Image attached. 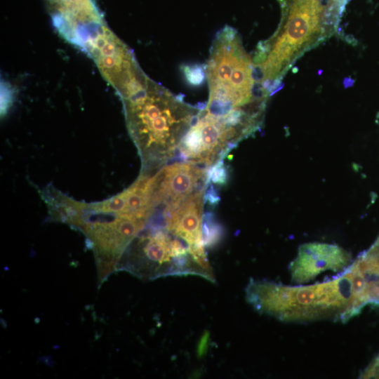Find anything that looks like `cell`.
<instances>
[{
    "label": "cell",
    "mask_w": 379,
    "mask_h": 379,
    "mask_svg": "<svg viewBox=\"0 0 379 379\" xmlns=\"http://www.w3.org/2000/svg\"><path fill=\"white\" fill-rule=\"evenodd\" d=\"M281 20L253 58L257 74L272 95L295 61L336 31L349 0H277Z\"/></svg>",
    "instance_id": "6da1fadb"
},
{
    "label": "cell",
    "mask_w": 379,
    "mask_h": 379,
    "mask_svg": "<svg viewBox=\"0 0 379 379\" xmlns=\"http://www.w3.org/2000/svg\"><path fill=\"white\" fill-rule=\"evenodd\" d=\"M363 287L350 265L338 277L309 286L251 279L246 288V298L258 312L283 321H347L365 306Z\"/></svg>",
    "instance_id": "7a4b0ae2"
},
{
    "label": "cell",
    "mask_w": 379,
    "mask_h": 379,
    "mask_svg": "<svg viewBox=\"0 0 379 379\" xmlns=\"http://www.w3.org/2000/svg\"><path fill=\"white\" fill-rule=\"evenodd\" d=\"M149 79L122 100L126 126L142 162L141 173L159 168L175 155L200 110Z\"/></svg>",
    "instance_id": "3957f363"
},
{
    "label": "cell",
    "mask_w": 379,
    "mask_h": 379,
    "mask_svg": "<svg viewBox=\"0 0 379 379\" xmlns=\"http://www.w3.org/2000/svg\"><path fill=\"white\" fill-rule=\"evenodd\" d=\"M205 65L208 114L221 118L236 109L265 113L272 95L258 79L253 59L235 29L226 25L217 32Z\"/></svg>",
    "instance_id": "277c9868"
},
{
    "label": "cell",
    "mask_w": 379,
    "mask_h": 379,
    "mask_svg": "<svg viewBox=\"0 0 379 379\" xmlns=\"http://www.w3.org/2000/svg\"><path fill=\"white\" fill-rule=\"evenodd\" d=\"M133 240V246L124 253L117 268L142 279L192 274L215 281L212 270L202 265L187 244L163 226L152 223L150 229Z\"/></svg>",
    "instance_id": "5b68a950"
},
{
    "label": "cell",
    "mask_w": 379,
    "mask_h": 379,
    "mask_svg": "<svg viewBox=\"0 0 379 379\" xmlns=\"http://www.w3.org/2000/svg\"><path fill=\"white\" fill-rule=\"evenodd\" d=\"M86 53L121 100L146 86L148 77L132 51L105 25L89 41Z\"/></svg>",
    "instance_id": "8992f818"
},
{
    "label": "cell",
    "mask_w": 379,
    "mask_h": 379,
    "mask_svg": "<svg viewBox=\"0 0 379 379\" xmlns=\"http://www.w3.org/2000/svg\"><path fill=\"white\" fill-rule=\"evenodd\" d=\"M200 110L178 146L175 155L183 161L207 168L222 158L244 138L223 118L208 114L206 105Z\"/></svg>",
    "instance_id": "52a82bcc"
},
{
    "label": "cell",
    "mask_w": 379,
    "mask_h": 379,
    "mask_svg": "<svg viewBox=\"0 0 379 379\" xmlns=\"http://www.w3.org/2000/svg\"><path fill=\"white\" fill-rule=\"evenodd\" d=\"M206 168L190 161L164 166L153 178V199L161 213L172 211L194 193L206 190Z\"/></svg>",
    "instance_id": "ba28073f"
},
{
    "label": "cell",
    "mask_w": 379,
    "mask_h": 379,
    "mask_svg": "<svg viewBox=\"0 0 379 379\" xmlns=\"http://www.w3.org/2000/svg\"><path fill=\"white\" fill-rule=\"evenodd\" d=\"M351 262L350 254L336 244L306 243L299 247L297 255L289 265L291 280L294 284H302L327 270H346Z\"/></svg>",
    "instance_id": "9c48e42d"
},
{
    "label": "cell",
    "mask_w": 379,
    "mask_h": 379,
    "mask_svg": "<svg viewBox=\"0 0 379 379\" xmlns=\"http://www.w3.org/2000/svg\"><path fill=\"white\" fill-rule=\"evenodd\" d=\"M205 191L194 193L173 211L159 214L165 229L185 242L196 259L206 265L209 262L202 236V211Z\"/></svg>",
    "instance_id": "30bf717a"
},
{
    "label": "cell",
    "mask_w": 379,
    "mask_h": 379,
    "mask_svg": "<svg viewBox=\"0 0 379 379\" xmlns=\"http://www.w3.org/2000/svg\"><path fill=\"white\" fill-rule=\"evenodd\" d=\"M202 236L204 246L215 245L222 237V227L218 223L211 213L203 215Z\"/></svg>",
    "instance_id": "8fae6325"
},
{
    "label": "cell",
    "mask_w": 379,
    "mask_h": 379,
    "mask_svg": "<svg viewBox=\"0 0 379 379\" xmlns=\"http://www.w3.org/2000/svg\"><path fill=\"white\" fill-rule=\"evenodd\" d=\"M182 72L187 81L193 86L201 84L206 77L205 65H185Z\"/></svg>",
    "instance_id": "7c38bea8"
},
{
    "label": "cell",
    "mask_w": 379,
    "mask_h": 379,
    "mask_svg": "<svg viewBox=\"0 0 379 379\" xmlns=\"http://www.w3.org/2000/svg\"><path fill=\"white\" fill-rule=\"evenodd\" d=\"M228 171L223 161L219 160L207 171V182H211L215 184L223 185L227 182Z\"/></svg>",
    "instance_id": "4fadbf2b"
},
{
    "label": "cell",
    "mask_w": 379,
    "mask_h": 379,
    "mask_svg": "<svg viewBox=\"0 0 379 379\" xmlns=\"http://www.w3.org/2000/svg\"><path fill=\"white\" fill-rule=\"evenodd\" d=\"M368 302L379 305V277L368 281Z\"/></svg>",
    "instance_id": "5bb4252c"
},
{
    "label": "cell",
    "mask_w": 379,
    "mask_h": 379,
    "mask_svg": "<svg viewBox=\"0 0 379 379\" xmlns=\"http://www.w3.org/2000/svg\"><path fill=\"white\" fill-rule=\"evenodd\" d=\"M364 378H379V354L361 374Z\"/></svg>",
    "instance_id": "9a60e30c"
}]
</instances>
